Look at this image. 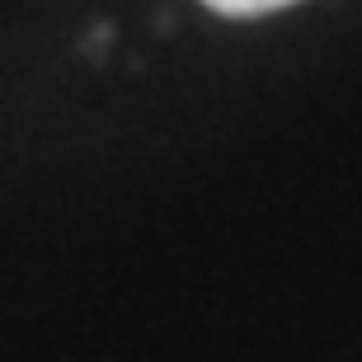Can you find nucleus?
Wrapping results in <instances>:
<instances>
[{
    "label": "nucleus",
    "mask_w": 362,
    "mask_h": 362,
    "mask_svg": "<svg viewBox=\"0 0 362 362\" xmlns=\"http://www.w3.org/2000/svg\"><path fill=\"white\" fill-rule=\"evenodd\" d=\"M212 5L216 14H230V19H255V14H273V10H287L296 0H202Z\"/></svg>",
    "instance_id": "1"
}]
</instances>
